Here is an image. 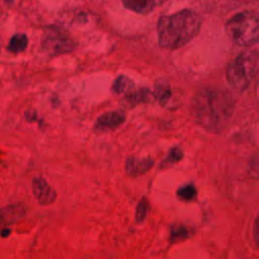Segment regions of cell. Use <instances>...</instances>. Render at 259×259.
Returning <instances> with one entry per match:
<instances>
[{"instance_id": "1", "label": "cell", "mask_w": 259, "mask_h": 259, "mask_svg": "<svg viewBox=\"0 0 259 259\" xmlns=\"http://www.w3.org/2000/svg\"><path fill=\"white\" fill-rule=\"evenodd\" d=\"M234 108V100L228 91L208 87L194 95L191 113L194 120L206 131L219 133L228 126Z\"/></svg>"}, {"instance_id": "2", "label": "cell", "mask_w": 259, "mask_h": 259, "mask_svg": "<svg viewBox=\"0 0 259 259\" xmlns=\"http://www.w3.org/2000/svg\"><path fill=\"white\" fill-rule=\"evenodd\" d=\"M201 28L200 16L191 10L184 9L160 17L157 30L162 48L176 50L190 42Z\"/></svg>"}, {"instance_id": "3", "label": "cell", "mask_w": 259, "mask_h": 259, "mask_svg": "<svg viewBox=\"0 0 259 259\" xmlns=\"http://www.w3.org/2000/svg\"><path fill=\"white\" fill-rule=\"evenodd\" d=\"M230 40L241 47H250L259 42V14L243 11L234 15L226 24Z\"/></svg>"}, {"instance_id": "4", "label": "cell", "mask_w": 259, "mask_h": 259, "mask_svg": "<svg viewBox=\"0 0 259 259\" xmlns=\"http://www.w3.org/2000/svg\"><path fill=\"white\" fill-rule=\"evenodd\" d=\"M257 69V56L252 51H245L233 59L227 67V80L238 91H244L252 82Z\"/></svg>"}, {"instance_id": "5", "label": "cell", "mask_w": 259, "mask_h": 259, "mask_svg": "<svg viewBox=\"0 0 259 259\" xmlns=\"http://www.w3.org/2000/svg\"><path fill=\"white\" fill-rule=\"evenodd\" d=\"M44 48L54 55L66 54L74 50L75 43L63 32L51 31L44 41Z\"/></svg>"}, {"instance_id": "6", "label": "cell", "mask_w": 259, "mask_h": 259, "mask_svg": "<svg viewBox=\"0 0 259 259\" xmlns=\"http://www.w3.org/2000/svg\"><path fill=\"white\" fill-rule=\"evenodd\" d=\"M32 192L34 196L42 206L52 205L56 199V191L49 185V183L43 177H36L32 179Z\"/></svg>"}, {"instance_id": "7", "label": "cell", "mask_w": 259, "mask_h": 259, "mask_svg": "<svg viewBox=\"0 0 259 259\" xmlns=\"http://www.w3.org/2000/svg\"><path fill=\"white\" fill-rule=\"evenodd\" d=\"M26 213L22 204H14L0 209V229H4L7 226L21 220Z\"/></svg>"}, {"instance_id": "8", "label": "cell", "mask_w": 259, "mask_h": 259, "mask_svg": "<svg viewBox=\"0 0 259 259\" xmlns=\"http://www.w3.org/2000/svg\"><path fill=\"white\" fill-rule=\"evenodd\" d=\"M126 120V116L122 112L107 113L97 119L95 130L97 131H110L120 127Z\"/></svg>"}, {"instance_id": "9", "label": "cell", "mask_w": 259, "mask_h": 259, "mask_svg": "<svg viewBox=\"0 0 259 259\" xmlns=\"http://www.w3.org/2000/svg\"><path fill=\"white\" fill-rule=\"evenodd\" d=\"M153 165L150 158H129L126 162V170L132 176H138L147 172Z\"/></svg>"}, {"instance_id": "10", "label": "cell", "mask_w": 259, "mask_h": 259, "mask_svg": "<svg viewBox=\"0 0 259 259\" xmlns=\"http://www.w3.org/2000/svg\"><path fill=\"white\" fill-rule=\"evenodd\" d=\"M155 97L165 107L174 105V91L167 81H158L156 83Z\"/></svg>"}, {"instance_id": "11", "label": "cell", "mask_w": 259, "mask_h": 259, "mask_svg": "<svg viewBox=\"0 0 259 259\" xmlns=\"http://www.w3.org/2000/svg\"><path fill=\"white\" fill-rule=\"evenodd\" d=\"M162 2L159 1H146V0H143V1H138V0H129V1H124V5L130 9L133 10L135 12L138 13H147L152 11L157 5L161 4Z\"/></svg>"}, {"instance_id": "12", "label": "cell", "mask_w": 259, "mask_h": 259, "mask_svg": "<svg viewBox=\"0 0 259 259\" xmlns=\"http://www.w3.org/2000/svg\"><path fill=\"white\" fill-rule=\"evenodd\" d=\"M28 39L25 34H16L9 41L8 51L12 53H20L26 49Z\"/></svg>"}, {"instance_id": "13", "label": "cell", "mask_w": 259, "mask_h": 259, "mask_svg": "<svg viewBox=\"0 0 259 259\" xmlns=\"http://www.w3.org/2000/svg\"><path fill=\"white\" fill-rule=\"evenodd\" d=\"M133 87H134V84L131 80L125 76H120L116 79V81L113 85V91L117 94H121V93H126L128 91H131Z\"/></svg>"}, {"instance_id": "14", "label": "cell", "mask_w": 259, "mask_h": 259, "mask_svg": "<svg viewBox=\"0 0 259 259\" xmlns=\"http://www.w3.org/2000/svg\"><path fill=\"white\" fill-rule=\"evenodd\" d=\"M129 100L133 103H148L153 99L152 93L147 89H141L139 91H132L128 95Z\"/></svg>"}, {"instance_id": "15", "label": "cell", "mask_w": 259, "mask_h": 259, "mask_svg": "<svg viewBox=\"0 0 259 259\" xmlns=\"http://www.w3.org/2000/svg\"><path fill=\"white\" fill-rule=\"evenodd\" d=\"M177 196L180 200L189 202L197 197V188L192 184H187L180 187L177 191Z\"/></svg>"}, {"instance_id": "16", "label": "cell", "mask_w": 259, "mask_h": 259, "mask_svg": "<svg viewBox=\"0 0 259 259\" xmlns=\"http://www.w3.org/2000/svg\"><path fill=\"white\" fill-rule=\"evenodd\" d=\"M149 212V203L147 200L143 199L140 201L138 207H137V211H136V221L138 223L143 222Z\"/></svg>"}, {"instance_id": "17", "label": "cell", "mask_w": 259, "mask_h": 259, "mask_svg": "<svg viewBox=\"0 0 259 259\" xmlns=\"http://www.w3.org/2000/svg\"><path fill=\"white\" fill-rule=\"evenodd\" d=\"M188 236V231L184 228V227L182 226H175L172 228V231H171V239L173 241H176V240H181L185 237Z\"/></svg>"}, {"instance_id": "18", "label": "cell", "mask_w": 259, "mask_h": 259, "mask_svg": "<svg viewBox=\"0 0 259 259\" xmlns=\"http://www.w3.org/2000/svg\"><path fill=\"white\" fill-rule=\"evenodd\" d=\"M182 158V151L179 148H173L168 153V157L165 160V163H174Z\"/></svg>"}, {"instance_id": "19", "label": "cell", "mask_w": 259, "mask_h": 259, "mask_svg": "<svg viewBox=\"0 0 259 259\" xmlns=\"http://www.w3.org/2000/svg\"><path fill=\"white\" fill-rule=\"evenodd\" d=\"M253 235H254V240L255 243L257 245V247L259 248V215L255 220L254 223V231H253Z\"/></svg>"}, {"instance_id": "20", "label": "cell", "mask_w": 259, "mask_h": 259, "mask_svg": "<svg viewBox=\"0 0 259 259\" xmlns=\"http://www.w3.org/2000/svg\"><path fill=\"white\" fill-rule=\"evenodd\" d=\"M251 172L254 176H259V158H255L251 162Z\"/></svg>"}, {"instance_id": "21", "label": "cell", "mask_w": 259, "mask_h": 259, "mask_svg": "<svg viewBox=\"0 0 259 259\" xmlns=\"http://www.w3.org/2000/svg\"><path fill=\"white\" fill-rule=\"evenodd\" d=\"M9 234H10V229H8V228H4L0 231V235H1L3 238L7 237Z\"/></svg>"}]
</instances>
